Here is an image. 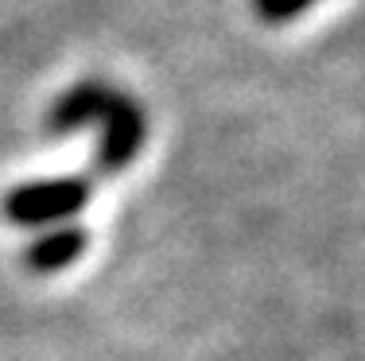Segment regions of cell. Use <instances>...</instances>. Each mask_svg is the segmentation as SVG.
I'll return each instance as SVG.
<instances>
[{
	"label": "cell",
	"mask_w": 365,
	"mask_h": 361,
	"mask_svg": "<svg viewBox=\"0 0 365 361\" xmlns=\"http://www.w3.org/2000/svg\"><path fill=\"white\" fill-rule=\"evenodd\" d=\"M98 120L101 136L93 148V171L98 175H120L136 156H140L148 140V113L133 93L117 90L109 82L86 78L71 85L66 93H58V101L47 109L43 125L55 136H71L82 125Z\"/></svg>",
	"instance_id": "obj_1"
},
{
	"label": "cell",
	"mask_w": 365,
	"mask_h": 361,
	"mask_svg": "<svg viewBox=\"0 0 365 361\" xmlns=\"http://www.w3.org/2000/svg\"><path fill=\"white\" fill-rule=\"evenodd\" d=\"M93 199L90 175H63V179H36V183H20L4 194L0 210L12 226L39 229V226H63L78 218Z\"/></svg>",
	"instance_id": "obj_2"
},
{
	"label": "cell",
	"mask_w": 365,
	"mask_h": 361,
	"mask_svg": "<svg viewBox=\"0 0 365 361\" xmlns=\"http://www.w3.org/2000/svg\"><path fill=\"white\" fill-rule=\"evenodd\" d=\"M86 248H90V234H86L82 226H55L28 245L24 264H28L31 272H39V276H51V272L71 268Z\"/></svg>",
	"instance_id": "obj_3"
},
{
	"label": "cell",
	"mask_w": 365,
	"mask_h": 361,
	"mask_svg": "<svg viewBox=\"0 0 365 361\" xmlns=\"http://www.w3.org/2000/svg\"><path fill=\"white\" fill-rule=\"evenodd\" d=\"M315 0H253V12L260 23H288L295 16H303Z\"/></svg>",
	"instance_id": "obj_4"
}]
</instances>
